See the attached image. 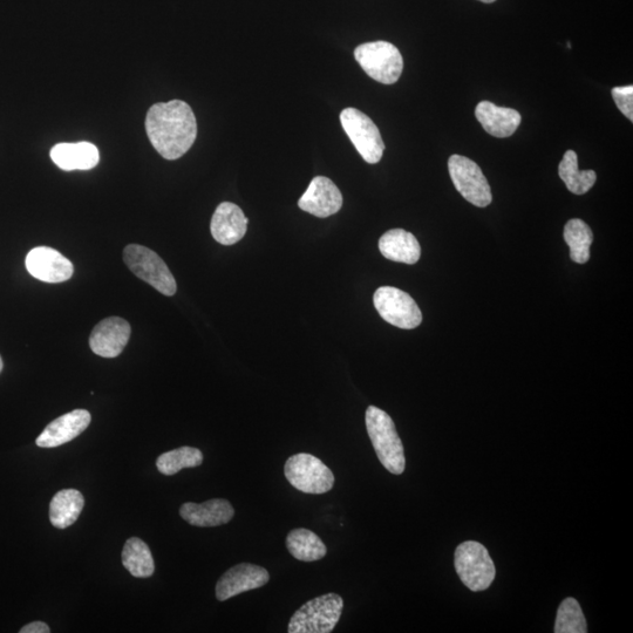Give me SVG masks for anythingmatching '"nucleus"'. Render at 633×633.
Listing matches in <instances>:
<instances>
[{"mask_svg": "<svg viewBox=\"0 0 633 633\" xmlns=\"http://www.w3.org/2000/svg\"><path fill=\"white\" fill-rule=\"evenodd\" d=\"M20 633H50V626L43 622H33L24 626Z\"/></svg>", "mask_w": 633, "mask_h": 633, "instance_id": "29", "label": "nucleus"}, {"mask_svg": "<svg viewBox=\"0 0 633 633\" xmlns=\"http://www.w3.org/2000/svg\"><path fill=\"white\" fill-rule=\"evenodd\" d=\"M480 2L486 3V4H492V3L496 2V0H480Z\"/></svg>", "mask_w": 633, "mask_h": 633, "instance_id": "30", "label": "nucleus"}, {"mask_svg": "<svg viewBox=\"0 0 633 633\" xmlns=\"http://www.w3.org/2000/svg\"><path fill=\"white\" fill-rule=\"evenodd\" d=\"M289 553L302 562H316L328 554L324 542L309 529H294L287 537Z\"/></svg>", "mask_w": 633, "mask_h": 633, "instance_id": "22", "label": "nucleus"}, {"mask_svg": "<svg viewBox=\"0 0 633 633\" xmlns=\"http://www.w3.org/2000/svg\"><path fill=\"white\" fill-rule=\"evenodd\" d=\"M25 264L31 276L46 283L66 282L72 278L74 272L72 262L49 247L32 249Z\"/></svg>", "mask_w": 633, "mask_h": 633, "instance_id": "12", "label": "nucleus"}, {"mask_svg": "<svg viewBox=\"0 0 633 633\" xmlns=\"http://www.w3.org/2000/svg\"><path fill=\"white\" fill-rule=\"evenodd\" d=\"M476 119L485 131L495 138H509L521 124V114L513 108L499 107L490 101H481L475 110Z\"/></svg>", "mask_w": 633, "mask_h": 633, "instance_id": "18", "label": "nucleus"}, {"mask_svg": "<svg viewBox=\"0 0 633 633\" xmlns=\"http://www.w3.org/2000/svg\"><path fill=\"white\" fill-rule=\"evenodd\" d=\"M249 220L234 203L223 202L216 208L210 230L214 240L223 245L240 242L247 234Z\"/></svg>", "mask_w": 633, "mask_h": 633, "instance_id": "16", "label": "nucleus"}, {"mask_svg": "<svg viewBox=\"0 0 633 633\" xmlns=\"http://www.w3.org/2000/svg\"><path fill=\"white\" fill-rule=\"evenodd\" d=\"M454 566L462 583L471 591L487 590L495 580V564L479 542L461 543L455 550Z\"/></svg>", "mask_w": 633, "mask_h": 633, "instance_id": "4", "label": "nucleus"}, {"mask_svg": "<svg viewBox=\"0 0 633 633\" xmlns=\"http://www.w3.org/2000/svg\"><path fill=\"white\" fill-rule=\"evenodd\" d=\"M91 413L86 410H76L61 415L53 420L45 428L36 441L37 446L42 448H56L67 444L87 430L91 424Z\"/></svg>", "mask_w": 633, "mask_h": 633, "instance_id": "15", "label": "nucleus"}, {"mask_svg": "<svg viewBox=\"0 0 633 633\" xmlns=\"http://www.w3.org/2000/svg\"><path fill=\"white\" fill-rule=\"evenodd\" d=\"M146 131L153 147L166 160H178L194 145L197 136L195 114L187 102H159L149 108Z\"/></svg>", "mask_w": 633, "mask_h": 633, "instance_id": "1", "label": "nucleus"}, {"mask_svg": "<svg viewBox=\"0 0 633 633\" xmlns=\"http://www.w3.org/2000/svg\"><path fill=\"white\" fill-rule=\"evenodd\" d=\"M558 174L566 183L569 192L575 195H584L595 186L597 175L594 170L578 169V158L574 151H568L558 167Z\"/></svg>", "mask_w": 633, "mask_h": 633, "instance_id": "24", "label": "nucleus"}, {"mask_svg": "<svg viewBox=\"0 0 633 633\" xmlns=\"http://www.w3.org/2000/svg\"><path fill=\"white\" fill-rule=\"evenodd\" d=\"M556 633H585L588 632L587 621L575 598H566L558 608L555 624Z\"/></svg>", "mask_w": 633, "mask_h": 633, "instance_id": "27", "label": "nucleus"}, {"mask_svg": "<svg viewBox=\"0 0 633 633\" xmlns=\"http://www.w3.org/2000/svg\"><path fill=\"white\" fill-rule=\"evenodd\" d=\"M122 564L132 576L138 578L151 577L155 571L152 551L138 537H132L125 543L122 550Z\"/></svg>", "mask_w": 633, "mask_h": 633, "instance_id": "23", "label": "nucleus"}, {"mask_svg": "<svg viewBox=\"0 0 633 633\" xmlns=\"http://www.w3.org/2000/svg\"><path fill=\"white\" fill-rule=\"evenodd\" d=\"M131 325L120 317H110L101 321L93 329L90 346L95 355L115 358L125 350L131 338Z\"/></svg>", "mask_w": 633, "mask_h": 633, "instance_id": "14", "label": "nucleus"}, {"mask_svg": "<svg viewBox=\"0 0 633 633\" xmlns=\"http://www.w3.org/2000/svg\"><path fill=\"white\" fill-rule=\"evenodd\" d=\"M564 240L569 245L571 260L578 264H585L590 260L594 234L587 223L578 219L570 220L564 228Z\"/></svg>", "mask_w": 633, "mask_h": 633, "instance_id": "25", "label": "nucleus"}, {"mask_svg": "<svg viewBox=\"0 0 633 633\" xmlns=\"http://www.w3.org/2000/svg\"><path fill=\"white\" fill-rule=\"evenodd\" d=\"M3 366H4L3 359H2V357H0V372L3 371Z\"/></svg>", "mask_w": 633, "mask_h": 633, "instance_id": "31", "label": "nucleus"}, {"mask_svg": "<svg viewBox=\"0 0 633 633\" xmlns=\"http://www.w3.org/2000/svg\"><path fill=\"white\" fill-rule=\"evenodd\" d=\"M124 261L136 277L148 283L160 294L172 297L178 290L175 278L165 261L155 251L139 244H129L124 250Z\"/></svg>", "mask_w": 633, "mask_h": 633, "instance_id": "5", "label": "nucleus"}, {"mask_svg": "<svg viewBox=\"0 0 633 633\" xmlns=\"http://www.w3.org/2000/svg\"><path fill=\"white\" fill-rule=\"evenodd\" d=\"M285 478L306 494H325L335 485V475L322 460L308 453H299L285 462Z\"/></svg>", "mask_w": 633, "mask_h": 633, "instance_id": "7", "label": "nucleus"}, {"mask_svg": "<svg viewBox=\"0 0 633 633\" xmlns=\"http://www.w3.org/2000/svg\"><path fill=\"white\" fill-rule=\"evenodd\" d=\"M379 250L387 260L410 265L417 263L421 256L417 238L404 229H392L381 236Z\"/></svg>", "mask_w": 633, "mask_h": 633, "instance_id": "20", "label": "nucleus"}, {"mask_svg": "<svg viewBox=\"0 0 633 633\" xmlns=\"http://www.w3.org/2000/svg\"><path fill=\"white\" fill-rule=\"evenodd\" d=\"M51 159L56 165L65 170H90L100 161L99 149L90 142L77 144H58L51 149Z\"/></svg>", "mask_w": 633, "mask_h": 633, "instance_id": "19", "label": "nucleus"}, {"mask_svg": "<svg viewBox=\"0 0 633 633\" xmlns=\"http://www.w3.org/2000/svg\"><path fill=\"white\" fill-rule=\"evenodd\" d=\"M203 454L200 449L193 447H181L167 453H163L156 460V467L163 475H175L185 468H195L202 465Z\"/></svg>", "mask_w": 633, "mask_h": 633, "instance_id": "26", "label": "nucleus"}, {"mask_svg": "<svg viewBox=\"0 0 633 633\" xmlns=\"http://www.w3.org/2000/svg\"><path fill=\"white\" fill-rule=\"evenodd\" d=\"M270 581L267 569L255 564L241 563L224 573L216 584L217 600L224 602L243 592L264 587Z\"/></svg>", "mask_w": 633, "mask_h": 633, "instance_id": "11", "label": "nucleus"}, {"mask_svg": "<svg viewBox=\"0 0 633 633\" xmlns=\"http://www.w3.org/2000/svg\"><path fill=\"white\" fill-rule=\"evenodd\" d=\"M365 421L381 465L394 475L403 474L406 468L404 446L390 415L376 406H370Z\"/></svg>", "mask_w": 633, "mask_h": 633, "instance_id": "2", "label": "nucleus"}, {"mask_svg": "<svg viewBox=\"0 0 633 633\" xmlns=\"http://www.w3.org/2000/svg\"><path fill=\"white\" fill-rule=\"evenodd\" d=\"M344 610L343 598L331 592L302 605L288 626L289 633H330L336 629Z\"/></svg>", "mask_w": 633, "mask_h": 633, "instance_id": "3", "label": "nucleus"}, {"mask_svg": "<svg viewBox=\"0 0 633 633\" xmlns=\"http://www.w3.org/2000/svg\"><path fill=\"white\" fill-rule=\"evenodd\" d=\"M374 306L385 322L404 330H413L422 323L417 302L405 291L381 287L373 297Z\"/></svg>", "mask_w": 633, "mask_h": 633, "instance_id": "10", "label": "nucleus"}, {"mask_svg": "<svg viewBox=\"0 0 633 633\" xmlns=\"http://www.w3.org/2000/svg\"><path fill=\"white\" fill-rule=\"evenodd\" d=\"M85 506L83 494L77 489L60 490L51 501L50 521L53 527L65 529L79 519Z\"/></svg>", "mask_w": 633, "mask_h": 633, "instance_id": "21", "label": "nucleus"}, {"mask_svg": "<svg viewBox=\"0 0 633 633\" xmlns=\"http://www.w3.org/2000/svg\"><path fill=\"white\" fill-rule=\"evenodd\" d=\"M180 515L183 520L195 527H219L233 520L235 510L224 499H214L197 505L188 502L182 505Z\"/></svg>", "mask_w": 633, "mask_h": 633, "instance_id": "17", "label": "nucleus"}, {"mask_svg": "<svg viewBox=\"0 0 633 633\" xmlns=\"http://www.w3.org/2000/svg\"><path fill=\"white\" fill-rule=\"evenodd\" d=\"M612 98H614L618 110L621 111L626 118L633 121V86L615 87L612 90Z\"/></svg>", "mask_w": 633, "mask_h": 633, "instance_id": "28", "label": "nucleus"}, {"mask_svg": "<svg viewBox=\"0 0 633 633\" xmlns=\"http://www.w3.org/2000/svg\"><path fill=\"white\" fill-rule=\"evenodd\" d=\"M340 122L362 158L370 165H376L383 158L385 144L371 118L357 108H345L340 114Z\"/></svg>", "mask_w": 633, "mask_h": 633, "instance_id": "8", "label": "nucleus"}, {"mask_svg": "<svg viewBox=\"0 0 633 633\" xmlns=\"http://www.w3.org/2000/svg\"><path fill=\"white\" fill-rule=\"evenodd\" d=\"M298 206L306 213L325 219L342 209L343 195L330 179L317 176L298 201Z\"/></svg>", "mask_w": 633, "mask_h": 633, "instance_id": "13", "label": "nucleus"}, {"mask_svg": "<svg viewBox=\"0 0 633 633\" xmlns=\"http://www.w3.org/2000/svg\"><path fill=\"white\" fill-rule=\"evenodd\" d=\"M449 175L458 192L475 207H488L493 201L492 190L479 165L465 156L452 155L448 160Z\"/></svg>", "mask_w": 633, "mask_h": 633, "instance_id": "9", "label": "nucleus"}, {"mask_svg": "<svg viewBox=\"0 0 633 633\" xmlns=\"http://www.w3.org/2000/svg\"><path fill=\"white\" fill-rule=\"evenodd\" d=\"M355 58L367 76L385 85L396 84L404 70V59L391 43L373 42L360 45Z\"/></svg>", "mask_w": 633, "mask_h": 633, "instance_id": "6", "label": "nucleus"}]
</instances>
